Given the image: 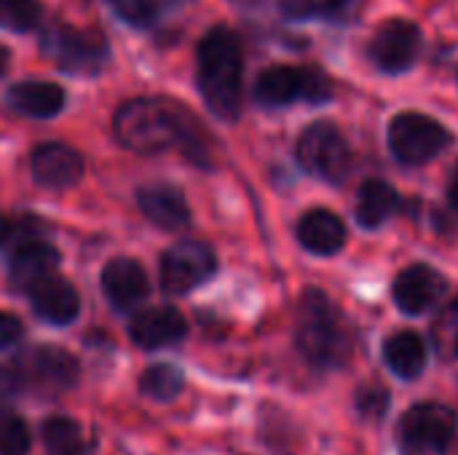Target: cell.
Wrapping results in <instances>:
<instances>
[{
  "label": "cell",
  "mask_w": 458,
  "mask_h": 455,
  "mask_svg": "<svg viewBox=\"0 0 458 455\" xmlns=\"http://www.w3.org/2000/svg\"><path fill=\"white\" fill-rule=\"evenodd\" d=\"M357 410L365 418H384L389 410V392L384 386H362L357 392Z\"/></svg>",
  "instance_id": "f546056e"
},
{
  "label": "cell",
  "mask_w": 458,
  "mask_h": 455,
  "mask_svg": "<svg viewBox=\"0 0 458 455\" xmlns=\"http://www.w3.org/2000/svg\"><path fill=\"white\" fill-rule=\"evenodd\" d=\"M21 338V322L13 314L0 311V349L13 346Z\"/></svg>",
  "instance_id": "4dcf8cb0"
},
{
  "label": "cell",
  "mask_w": 458,
  "mask_h": 455,
  "mask_svg": "<svg viewBox=\"0 0 458 455\" xmlns=\"http://www.w3.org/2000/svg\"><path fill=\"white\" fill-rule=\"evenodd\" d=\"M295 343L319 370L344 367L352 357V333L338 306L322 290H306L295 314Z\"/></svg>",
  "instance_id": "3957f363"
},
{
  "label": "cell",
  "mask_w": 458,
  "mask_h": 455,
  "mask_svg": "<svg viewBox=\"0 0 458 455\" xmlns=\"http://www.w3.org/2000/svg\"><path fill=\"white\" fill-rule=\"evenodd\" d=\"M30 300H32V311L48 324H70L81 311L75 287L62 276H51L35 284L30 290Z\"/></svg>",
  "instance_id": "e0dca14e"
},
{
  "label": "cell",
  "mask_w": 458,
  "mask_h": 455,
  "mask_svg": "<svg viewBox=\"0 0 458 455\" xmlns=\"http://www.w3.org/2000/svg\"><path fill=\"white\" fill-rule=\"evenodd\" d=\"M432 346L443 359H458V298L437 314L432 324Z\"/></svg>",
  "instance_id": "484cf974"
},
{
  "label": "cell",
  "mask_w": 458,
  "mask_h": 455,
  "mask_svg": "<svg viewBox=\"0 0 458 455\" xmlns=\"http://www.w3.org/2000/svg\"><path fill=\"white\" fill-rule=\"evenodd\" d=\"M217 271V257L204 241H177L164 252L161 260V284L172 295H185L201 287Z\"/></svg>",
  "instance_id": "9c48e42d"
},
{
  "label": "cell",
  "mask_w": 458,
  "mask_h": 455,
  "mask_svg": "<svg viewBox=\"0 0 458 455\" xmlns=\"http://www.w3.org/2000/svg\"><path fill=\"white\" fill-rule=\"evenodd\" d=\"M333 97V83L317 67H293L274 64L263 70L255 80V99L263 107H287L298 99L303 102H327Z\"/></svg>",
  "instance_id": "5b68a950"
},
{
  "label": "cell",
  "mask_w": 458,
  "mask_h": 455,
  "mask_svg": "<svg viewBox=\"0 0 458 455\" xmlns=\"http://www.w3.org/2000/svg\"><path fill=\"white\" fill-rule=\"evenodd\" d=\"M456 437V413L440 402H421L405 410L397 424L403 455H445Z\"/></svg>",
  "instance_id": "8992f818"
},
{
  "label": "cell",
  "mask_w": 458,
  "mask_h": 455,
  "mask_svg": "<svg viewBox=\"0 0 458 455\" xmlns=\"http://www.w3.org/2000/svg\"><path fill=\"white\" fill-rule=\"evenodd\" d=\"M30 451V432L21 418H3L0 421V455H27Z\"/></svg>",
  "instance_id": "f1b7e54d"
},
{
  "label": "cell",
  "mask_w": 458,
  "mask_h": 455,
  "mask_svg": "<svg viewBox=\"0 0 458 455\" xmlns=\"http://www.w3.org/2000/svg\"><path fill=\"white\" fill-rule=\"evenodd\" d=\"M352 0H279L282 11L293 19H314L341 13Z\"/></svg>",
  "instance_id": "83f0119b"
},
{
  "label": "cell",
  "mask_w": 458,
  "mask_h": 455,
  "mask_svg": "<svg viewBox=\"0 0 458 455\" xmlns=\"http://www.w3.org/2000/svg\"><path fill=\"white\" fill-rule=\"evenodd\" d=\"M298 241L319 257L338 255L346 244V225L330 209H311L298 220Z\"/></svg>",
  "instance_id": "2e32d148"
},
{
  "label": "cell",
  "mask_w": 458,
  "mask_h": 455,
  "mask_svg": "<svg viewBox=\"0 0 458 455\" xmlns=\"http://www.w3.org/2000/svg\"><path fill=\"white\" fill-rule=\"evenodd\" d=\"M137 201H140L142 215L161 231H182L191 225V209H188L182 193L172 185L142 188Z\"/></svg>",
  "instance_id": "ac0fdd59"
},
{
  "label": "cell",
  "mask_w": 458,
  "mask_h": 455,
  "mask_svg": "<svg viewBox=\"0 0 458 455\" xmlns=\"http://www.w3.org/2000/svg\"><path fill=\"white\" fill-rule=\"evenodd\" d=\"M43 8L38 0H0V27L11 32H30L40 24Z\"/></svg>",
  "instance_id": "4316f807"
},
{
  "label": "cell",
  "mask_w": 458,
  "mask_h": 455,
  "mask_svg": "<svg viewBox=\"0 0 458 455\" xmlns=\"http://www.w3.org/2000/svg\"><path fill=\"white\" fill-rule=\"evenodd\" d=\"M5 67H8V48L0 46V75L5 72Z\"/></svg>",
  "instance_id": "836d02e7"
},
{
  "label": "cell",
  "mask_w": 458,
  "mask_h": 455,
  "mask_svg": "<svg viewBox=\"0 0 458 455\" xmlns=\"http://www.w3.org/2000/svg\"><path fill=\"white\" fill-rule=\"evenodd\" d=\"M448 145L451 131L424 113H400L389 123V150L405 166L427 164Z\"/></svg>",
  "instance_id": "ba28073f"
},
{
  "label": "cell",
  "mask_w": 458,
  "mask_h": 455,
  "mask_svg": "<svg viewBox=\"0 0 458 455\" xmlns=\"http://www.w3.org/2000/svg\"><path fill=\"white\" fill-rule=\"evenodd\" d=\"M448 201H451L454 212L458 215V164L456 169H454V174H451V182H448Z\"/></svg>",
  "instance_id": "d6a6232c"
},
{
  "label": "cell",
  "mask_w": 458,
  "mask_h": 455,
  "mask_svg": "<svg viewBox=\"0 0 458 455\" xmlns=\"http://www.w3.org/2000/svg\"><path fill=\"white\" fill-rule=\"evenodd\" d=\"M118 19H123L131 27L148 29L164 21L166 16L182 11L191 0H107Z\"/></svg>",
  "instance_id": "603a6c76"
},
{
  "label": "cell",
  "mask_w": 458,
  "mask_h": 455,
  "mask_svg": "<svg viewBox=\"0 0 458 455\" xmlns=\"http://www.w3.org/2000/svg\"><path fill=\"white\" fill-rule=\"evenodd\" d=\"M185 333H188V322L174 306L145 308L129 324V338L145 351L166 349V346L182 341Z\"/></svg>",
  "instance_id": "7c38bea8"
},
{
  "label": "cell",
  "mask_w": 458,
  "mask_h": 455,
  "mask_svg": "<svg viewBox=\"0 0 458 455\" xmlns=\"http://www.w3.org/2000/svg\"><path fill=\"white\" fill-rule=\"evenodd\" d=\"M298 161L301 166L325 180V182H344L352 169V150L346 137L330 121H317L303 129L298 137Z\"/></svg>",
  "instance_id": "52a82bcc"
},
{
  "label": "cell",
  "mask_w": 458,
  "mask_h": 455,
  "mask_svg": "<svg viewBox=\"0 0 458 455\" xmlns=\"http://www.w3.org/2000/svg\"><path fill=\"white\" fill-rule=\"evenodd\" d=\"M421 48V32L405 19H389L378 24L370 40V59L384 72H405L413 67Z\"/></svg>",
  "instance_id": "30bf717a"
},
{
  "label": "cell",
  "mask_w": 458,
  "mask_h": 455,
  "mask_svg": "<svg viewBox=\"0 0 458 455\" xmlns=\"http://www.w3.org/2000/svg\"><path fill=\"white\" fill-rule=\"evenodd\" d=\"M102 290L118 311H129V308H137L148 298L150 282H148L145 268L137 260L115 257L102 268Z\"/></svg>",
  "instance_id": "4fadbf2b"
},
{
  "label": "cell",
  "mask_w": 458,
  "mask_h": 455,
  "mask_svg": "<svg viewBox=\"0 0 458 455\" xmlns=\"http://www.w3.org/2000/svg\"><path fill=\"white\" fill-rule=\"evenodd\" d=\"M182 386H185L182 370L174 365H153L145 370V375L140 381L142 394L156 402H172L174 397H180Z\"/></svg>",
  "instance_id": "d4e9b609"
},
{
  "label": "cell",
  "mask_w": 458,
  "mask_h": 455,
  "mask_svg": "<svg viewBox=\"0 0 458 455\" xmlns=\"http://www.w3.org/2000/svg\"><path fill=\"white\" fill-rule=\"evenodd\" d=\"M8 105L30 118H54L64 107V91L48 80H19L8 88Z\"/></svg>",
  "instance_id": "ffe728a7"
},
{
  "label": "cell",
  "mask_w": 458,
  "mask_h": 455,
  "mask_svg": "<svg viewBox=\"0 0 458 455\" xmlns=\"http://www.w3.org/2000/svg\"><path fill=\"white\" fill-rule=\"evenodd\" d=\"M397 206H400V193L389 182L368 180V182H362V188L357 193L354 217L362 228H378L397 212Z\"/></svg>",
  "instance_id": "44dd1931"
},
{
  "label": "cell",
  "mask_w": 458,
  "mask_h": 455,
  "mask_svg": "<svg viewBox=\"0 0 458 455\" xmlns=\"http://www.w3.org/2000/svg\"><path fill=\"white\" fill-rule=\"evenodd\" d=\"M81 174H83V158L72 147H67L62 142H46V145L35 147L32 177L38 185L62 190V188L75 185L81 180Z\"/></svg>",
  "instance_id": "5bb4252c"
},
{
  "label": "cell",
  "mask_w": 458,
  "mask_h": 455,
  "mask_svg": "<svg viewBox=\"0 0 458 455\" xmlns=\"http://www.w3.org/2000/svg\"><path fill=\"white\" fill-rule=\"evenodd\" d=\"M384 359L397 378L413 381L427 367V346L416 333H394L384 343Z\"/></svg>",
  "instance_id": "7402d4cb"
},
{
  "label": "cell",
  "mask_w": 458,
  "mask_h": 455,
  "mask_svg": "<svg viewBox=\"0 0 458 455\" xmlns=\"http://www.w3.org/2000/svg\"><path fill=\"white\" fill-rule=\"evenodd\" d=\"M13 236H16V225H13V220H8L5 215H0V247H3V244H8V241H13Z\"/></svg>",
  "instance_id": "1f68e13d"
},
{
  "label": "cell",
  "mask_w": 458,
  "mask_h": 455,
  "mask_svg": "<svg viewBox=\"0 0 458 455\" xmlns=\"http://www.w3.org/2000/svg\"><path fill=\"white\" fill-rule=\"evenodd\" d=\"M59 252L46 241H30L21 244L11 257V282L21 290H32L35 284L56 276Z\"/></svg>",
  "instance_id": "d6986e66"
},
{
  "label": "cell",
  "mask_w": 458,
  "mask_h": 455,
  "mask_svg": "<svg viewBox=\"0 0 458 455\" xmlns=\"http://www.w3.org/2000/svg\"><path fill=\"white\" fill-rule=\"evenodd\" d=\"M24 370L32 383H38L43 389H54V392H67L78 381V359L56 346L35 349L27 357Z\"/></svg>",
  "instance_id": "9a60e30c"
},
{
  "label": "cell",
  "mask_w": 458,
  "mask_h": 455,
  "mask_svg": "<svg viewBox=\"0 0 458 455\" xmlns=\"http://www.w3.org/2000/svg\"><path fill=\"white\" fill-rule=\"evenodd\" d=\"M445 290H448V282L440 271H435L432 265L416 263L397 274L392 295L403 314L419 316V314L429 311L445 295Z\"/></svg>",
  "instance_id": "8fae6325"
},
{
  "label": "cell",
  "mask_w": 458,
  "mask_h": 455,
  "mask_svg": "<svg viewBox=\"0 0 458 455\" xmlns=\"http://www.w3.org/2000/svg\"><path fill=\"white\" fill-rule=\"evenodd\" d=\"M115 139L134 153H164L180 147L191 161L207 166L209 145L199 121L174 99L140 97L123 102L113 115Z\"/></svg>",
  "instance_id": "6da1fadb"
},
{
  "label": "cell",
  "mask_w": 458,
  "mask_h": 455,
  "mask_svg": "<svg viewBox=\"0 0 458 455\" xmlns=\"http://www.w3.org/2000/svg\"><path fill=\"white\" fill-rule=\"evenodd\" d=\"M43 445L46 455H86V442L81 426L72 418H48L43 424Z\"/></svg>",
  "instance_id": "cb8c5ba5"
},
{
  "label": "cell",
  "mask_w": 458,
  "mask_h": 455,
  "mask_svg": "<svg viewBox=\"0 0 458 455\" xmlns=\"http://www.w3.org/2000/svg\"><path fill=\"white\" fill-rule=\"evenodd\" d=\"M40 48L59 70L72 75H97L110 59V46L99 29H81L72 24H54L46 29Z\"/></svg>",
  "instance_id": "277c9868"
},
{
  "label": "cell",
  "mask_w": 458,
  "mask_h": 455,
  "mask_svg": "<svg viewBox=\"0 0 458 455\" xmlns=\"http://www.w3.org/2000/svg\"><path fill=\"white\" fill-rule=\"evenodd\" d=\"M242 78L244 56L239 35L217 24L212 27L196 48V80L207 107L223 118L236 121L242 113Z\"/></svg>",
  "instance_id": "7a4b0ae2"
}]
</instances>
